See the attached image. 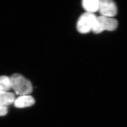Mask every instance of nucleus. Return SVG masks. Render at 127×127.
I'll return each mask as SVG.
<instances>
[{
    "mask_svg": "<svg viewBox=\"0 0 127 127\" xmlns=\"http://www.w3.org/2000/svg\"><path fill=\"white\" fill-rule=\"evenodd\" d=\"M11 89L19 95H28L32 91L33 88L30 81L19 73H14L10 77Z\"/></svg>",
    "mask_w": 127,
    "mask_h": 127,
    "instance_id": "nucleus-1",
    "label": "nucleus"
},
{
    "mask_svg": "<svg viewBox=\"0 0 127 127\" xmlns=\"http://www.w3.org/2000/svg\"><path fill=\"white\" fill-rule=\"evenodd\" d=\"M118 21L113 18L100 16L96 18L92 31L99 33L104 31H113L118 27Z\"/></svg>",
    "mask_w": 127,
    "mask_h": 127,
    "instance_id": "nucleus-2",
    "label": "nucleus"
},
{
    "mask_svg": "<svg viewBox=\"0 0 127 127\" xmlns=\"http://www.w3.org/2000/svg\"><path fill=\"white\" fill-rule=\"evenodd\" d=\"M96 18L94 13L85 12L82 14L77 21L78 31L81 33H87L92 31Z\"/></svg>",
    "mask_w": 127,
    "mask_h": 127,
    "instance_id": "nucleus-3",
    "label": "nucleus"
},
{
    "mask_svg": "<svg viewBox=\"0 0 127 127\" xmlns=\"http://www.w3.org/2000/svg\"><path fill=\"white\" fill-rule=\"evenodd\" d=\"M98 11L101 16L113 18L117 13V7L113 0H99Z\"/></svg>",
    "mask_w": 127,
    "mask_h": 127,
    "instance_id": "nucleus-4",
    "label": "nucleus"
},
{
    "mask_svg": "<svg viewBox=\"0 0 127 127\" xmlns=\"http://www.w3.org/2000/svg\"><path fill=\"white\" fill-rule=\"evenodd\" d=\"M34 98L30 95H20L16 98L14 103V106L16 108H23L31 106L34 104Z\"/></svg>",
    "mask_w": 127,
    "mask_h": 127,
    "instance_id": "nucleus-5",
    "label": "nucleus"
},
{
    "mask_svg": "<svg viewBox=\"0 0 127 127\" xmlns=\"http://www.w3.org/2000/svg\"><path fill=\"white\" fill-rule=\"evenodd\" d=\"M16 99L13 93L0 91V104L6 106L14 104Z\"/></svg>",
    "mask_w": 127,
    "mask_h": 127,
    "instance_id": "nucleus-6",
    "label": "nucleus"
},
{
    "mask_svg": "<svg viewBox=\"0 0 127 127\" xmlns=\"http://www.w3.org/2000/svg\"><path fill=\"white\" fill-rule=\"evenodd\" d=\"M99 2V0H84L82 5L86 12L94 13L98 10Z\"/></svg>",
    "mask_w": 127,
    "mask_h": 127,
    "instance_id": "nucleus-7",
    "label": "nucleus"
},
{
    "mask_svg": "<svg viewBox=\"0 0 127 127\" xmlns=\"http://www.w3.org/2000/svg\"><path fill=\"white\" fill-rule=\"evenodd\" d=\"M11 89L10 77L5 75L0 76V91H8Z\"/></svg>",
    "mask_w": 127,
    "mask_h": 127,
    "instance_id": "nucleus-8",
    "label": "nucleus"
},
{
    "mask_svg": "<svg viewBox=\"0 0 127 127\" xmlns=\"http://www.w3.org/2000/svg\"><path fill=\"white\" fill-rule=\"evenodd\" d=\"M8 107L0 104V116H3L8 114Z\"/></svg>",
    "mask_w": 127,
    "mask_h": 127,
    "instance_id": "nucleus-9",
    "label": "nucleus"
}]
</instances>
